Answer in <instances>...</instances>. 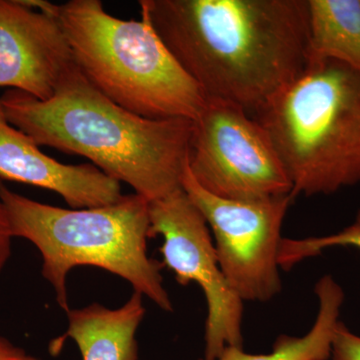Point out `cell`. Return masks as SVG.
Returning a JSON list of instances; mask_svg holds the SVG:
<instances>
[{
	"instance_id": "obj_1",
	"label": "cell",
	"mask_w": 360,
	"mask_h": 360,
	"mask_svg": "<svg viewBox=\"0 0 360 360\" xmlns=\"http://www.w3.org/2000/svg\"><path fill=\"white\" fill-rule=\"evenodd\" d=\"M206 98L255 116L307 66V0H141Z\"/></svg>"
},
{
	"instance_id": "obj_2",
	"label": "cell",
	"mask_w": 360,
	"mask_h": 360,
	"mask_svg": "<svg viewBox=\"0 0 360 360\" xmlns=\"http://www.w3.org/2000/svg\"><path fill=\"white\" fill-rule=\"evenodd\" d=\"M0 101L9 122L37 146L84 156L148 201L182 188L193 120L134 115L104 96L78 68L47 101L9 89Z\"/></svg>"
},
{
	"instance_id": "obj_3",
	"label": "cell",
	"mask_w": 360,
	"mask_h": 360,
	"mask_svg": "<svg viewBox=\"0 0 360 360\" xmlns=\"http://www.w3.org/2000/svg\"><path fill=\"white\" fill-rule=\"evenodd\" d=\"M0 200L13 238H25L39 250L42 276L65 311L70 310L68 272L84 265L122 277L161 309L174 310L161 276L165 265L148 257L149 201L146 198L129 194L110 205L66 210L14 193L0 180Z\"/></svg>"
},
{
	"instance_id": "obj_4",
	"label": "cell",
	"mask_w": 360,
	"mask_h": 360,
	"mask_svg": "<svg viewBox=\"0 0 360 360\" xmlns=\"http://www.w3.org/2000/svg\"><path fill=\"white\" fill-rule=\"evenodd\" d=\"M56 16L78 70L104 96L149 120H195L206 103L148 20H123L101 0H70Z\"/></svg>"
},
{
	"instance_id": "obj_5",
	"label": "cell",
	"mask_w": 360,
	"mask_h": 360,
	"mask_svg": "<svg viewBox=\"0 0 360 360\" xmlns=\"http://www.w3.org/2000/svg\"><path fill=\"white\" fill-rule=\"evenodd\" d=\"M253 118L283 161L293 200L359 184V71L336 61L307 63Z\"/></svg>"
},
{
	"instance_id": "obj_6",
	"label": "cell",
	"mask_w": 360,
	"mask_h": 360,
	"mask_svg": "<svg viewBox=\"0 0 360 360\" xmlns=\"http://www.w3.org/2000/svg\"><path fill=\"white\" fill-rule=\"evenodd\" d=\"M187 167L206 191L232 200L291 195L292 184L264 127L236 104L207 98L193 120Z\"/></svg>"
},
{
	"instance_id": "obj_7",
	"label": "cell",
	"mask_w": 360,
	"mask_h": 360,
	"mask_svg": "<svg viewBox=\"0 0 360 360\" xmlns=\"http://www.w3.org/2000/svg\"><path fill=\"white\" fill-rule=\"evenodd\" d=\"M161 236L162 264L181 285L200 286L207 304L205 359L217 360L226 347H243V300L220 267L207 222L184 188L149 201V238Z\"/></svg>"
},
{
	"instance_id": "obj_8",
	"label": "cell",
	"mask_w": 360,
	"mask_h": 360,
	"mask_svg": "<svg viewBox=\"0 0 360 360\" xmlns=\"http://www.w3.org/2000/svg\"><path fill=\"white\" fill-rule=\"evenodd\" d=\"M182 188L212 231L220 267L245 302H265L281 291L278 255L291 195L264 200H232L206 191L186 165Z\"/></svg>"
},
{
	"instance_id": "obj_9",
	"label": "cell",
	"mask_w": 360,
	"mask_h": 360,
	"mask_svg": "<svg viewBox=\"0 0 360 360\" xmlns=\"http://www.w3.org/2000/svg\"><path fill=\"white\" fill-rule=\"evenodd\" d=\"M77 68L58 16L0 0V87L47 101Z\"/></svg>"
},
{
	"instance_id": "obj_10",
	"label": "cell",
	"mask_w": 360,
	"mask_h": 360,
	"mask_svg": "<svg viewBox=\"0 0 360 360\" xmlns=\"http://www.w3.org/2000/svg\"><path fill=\"white\" fill-rule=\"evenodd\" d=\"M7 120L0 101V180L53 191L72 210L113 205L122 198L116 180L92 165L59 162Z\"/></svg>"
},
{
	"instance_id": "obj_11",
	"label": "cell",
	"mask_w": 360,
	"mask_h": 360,
	"mask_svg": "<svg viewBox=\"0 0 360 360\" xmlns=\"http://www.w3.org/2000/svg\"><path fill=\"white\" fill-rule=\"evenodd\" d=\"M143 295L134 291L118 309L92 303L66 312L68 328L52 341L51 352L56 354L68 338L75 340L82 360H139L136 333L146 314Z\"/></svg>"
},
{
	"instance_id": "obj_12",
	"label": "cell",
	"mask_w": 360,
	"mask_h": 360,
	"mask_svg": "<svg viewBox=\"0 0 360 360\" xmlns=\"http://www.w3.org/2000/svg\"><path fill=\"white\" fill-rule=\"evenodd\" d=\"M307 63L336 61L360 72V0H307Z\"/></svg>"
},
{
	"instance_id": "obj_13",
	"label": "cell",
	"mask_w": 360,
	"mask_h": 360,
	"mask_svg": "<svg viewBox=\"0 0 360 360\" xmlns=\"http://www.w3.org/2000/svg\"><path fill=\"white\" fill-rule=\"evenodd\" d=\"M319 312L311 329L302 338L281 335L267 354H250L240 347H226L217 360H328L336 326L340 323L345 292L330 276L315 285ZM201 360V359H200Z\"/></svg>"
},
{
	"instance_id": "obj_14",
	"label": "cell",
	"mask_w": 360,
	"mask_h": 360,
	"mask_svg": "<svg viewBox=\"0 0 360 360\" xmlns=\"http://www.w3.org/2000/svg\"><path fill=\"white\" fill-rule=\"evenodd\" d=\"M333 248H354L360 250V212L352 224L335 233L314 238H283L279 250V266L290 270L303 260Z\"/></svg>"
},
{
	"instance_id": "obj_15",
	"label": "cell",
	"mask_w": 360,
	"mask_h": 360,
	"mask_svg": "<svg viewBox=\"0 0 360 360\" xmlns=\"http://www.w3.org/2000/svg\"><path fill=\"white\" fill-rule=\"evenodd\" d=\"M331 360H360V336L340 321L331 343Z\"/></svg>"
},
{
	"instance_id": "obj_16",
	"label": "cell",
	"mask_w": 360,
	"mask_h": 360,
	"mask_svg": "<svg viewBox=\"0 0 360 360\" xmlns=\"http://www.w3.org/2000/svg\"><path fill=\"white\" fill-rule=\"evenodd\" d=\"M13 232L4 205L0 200V274L8 262L11 255L13 245Z\"/></svg>"
},
{
	"instance_id": "obj_17",
	"label": "cell",
	"mask_w": 360,
	"mask_h": 360,
	"mask_svg": "<svg viewBox=\"0 0 360 360\" xmlns=\"http://www.w3.org/2000/svg\"><path fill=\"white\" fill-rule=\"evenodd\" d=\"M0 360H39L28 354L23 348L16 347L6 338L0 336Z\"/></svg>"
}]
</instances>
